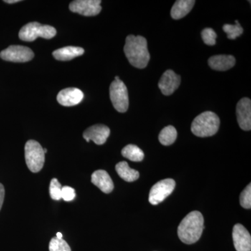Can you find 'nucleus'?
Here are the masks:
<instances>
[{
  "mask_svg": "<svg viewBox=\"0 0 251 251\" xmlns=\"http://www.w3.org/2000/svg\"><path fill=\"white\" fill-rule=\"evenodd\" d=\"M204 229V218L200 211H193L180 223L177 234L180 240L186 244L197 242Z\"/></svg>",
  "mask_w": 251,
  "mask_h": 251,
  "instance_id": "f03ea898",
  "label": "nucleus"
},
{
  "mask_svg": "<svg viewBox=\"0 0 251 251\" xmlns=\"http://www.w3.org/2000/svg\"><path fill=\"white\" fill-rule=\"evenodd\" d=\"M84 94L82 91L75 87L64 89L59 92L57 101L64 106H74L82 101Z\"/></svg>",
  "mask_w": 251,
  "mask_h": 251,
  "instance_id": "4468645a",
  "label": "nucleus"
},
{
  "mask_svg": "<svg viewBox=\"0 0 251 251\" xmlns=\"http://www.w3.org/2000/svg\"><path fill=\"white\" fill-rule=\"evenodd\" d=\"M55 28L50 25H43L40 23L32 22L28 23L21 28L19 38L24 41H34L38 37L50 39L56 35Z\"/></svg>",
  "mask_w": 251,
  "mask_h": 251,
  "instance_id": "39448f33",
  "label": "nucleus"
},
{
  "mask_svg": "<svg viewBox=\"0 0 251 251\" xmlns=\"http://www.w3.org/2000/svg\"><path fill=\"white\" fill-rule=\"evenodd\" d=\"M110 134V130L107 126L97 125L92 126L86 129L83 133V138L86 141L92 140L98 145H103Z\"/></svg>",
  "mask_w": 251,
  "mask_h": 251,
  "instance_id": "ddd939ff",
  "label": "nucleus"
},
{
  "mask_svg": "<svg viewBox=\"0 0 251 251\" xmlns=\"http://www.w3.org/2000/svg\"><path fill=\"white\" fill-rule=\"evenodd\" d=\"M181 83V77L175 74L173 70H167L162 75L159 82L158 87L162 93L166 96H170L177 90Z\"/></svg>",
  "mask_w": 251,
  "mask_h": 251,
  "instance_id": "9b49d317",
  "label": "nucleus"
},
{
  "mask_svg": "<svg viewBox=\"0 0 251 251\" xmlns=\"http://www.w3.org/2000/svg\"><path fill=\"white\" fill-rule=\"evenodd\" d=\"M62 185L57 179L54 178L51 180L49 188L50 196L51 198L54 201H59L62 199Z\"/></svg>",
  "mask_w": 251,
  "mask_h": 251,
  "instance_id": "b1692460",
  "label": "nucleus"
},
{
  "mask_svg": "<svg viewBox=\"0 0 251 251\" xmlns=\"http://www.w3.org/2000/svg\"><path fill=\"white\" fill-rule=\"evenodd\" d=\"M220 119L214 112H202L195 118L191 125V131L201 138L212 136L219 129Z\"/></svg>",
  "mask_w": 251,
  "mask_h": 251,
  "instance_id": "7ed1b4c3",
  "label": "nucleus"
},
{
  "mask_svg": "<svg viewBox=\"0 0 251 251\" xmlns=\"http://www.w3.org/2000/svg\"><path fill=\"white\" fill-rule=\"evenodd\" d=\"M237 122L244 130L251 129V100L249 98H243L237 105Z\"/></svg>",
  "mask_w": 251,
  "mask_h": 251,
  "instance_id": "f8f14e48",
  "label": "nucleus"
},
{
  "mask_svg": "<svg viewBox=\"0 0 251 251\" xmlns=\"http://www.w3.org/2000/svg\"><path fill=\"white\" fill-rule=\"evenodd\" d=\"M5 2L8 3V4H14V3L19 2L20 0H6V1H4Z\"/></svg>",
  "mask_w": 251,
  "mask_h": 251,
  "instance_id": "c85d7f7f",
  "label": "nucleus"
},
{
  "mask_svg": "<svg viewBox=\"0 0 251 251\" xmlns=\"http://www.w3.org/2000/svg\"><path fill=\"white\" fill-rule=\"evenodd\" d=\"M92 184L105 193H111L114 189L113 181L110 175L103 170L94 172L92 175Z\"/></svg>",
  "mask_w": 251,
  "mask_h": 251,
  "instance_id": "2eb2a0df",
  "label": "nucleus"
},
{
  "mask_svg": "<svg viewBox=\"0 0 251 251\" xmlns=\"http://www.w3.org/2000/svg\"><path fill=\"white\" fill-rule=\"evenodd\" d=\"M100 0H75L69 5V9L74 13L82 16H94L101 11Z\"/></svg>",
  "mask_w": 251,
  "mask_h": 251,
  "instance_id": "1a4fd4ad",
  "label": "nucleus"
},
{
  "mask_svg": "<svg viewBox=\"0 0 251 251\" xmlns=\"http://www.w3.org/2000/svg\"><path fill=\"white\" fill-rule=\"evenodd\" d=\"M176 183L173 179H166L158 181L150 190L149 201L153 205L163 202L174 191Z\"/></svg>",
  "mask_w": 251,
  "mask_h": 251,
  "instance_id": "0eeeda50",
  "label": "nucleus"
},
{
  "mask_svg": "<svg viewBox=\"0 0 251 251\" xmlns=\"http://www.w3.org/2000/svg\"><path fill=\"white\" fill-rule=\"evenodd\" d=\"M211 69L219 72H225L232 69L235 65L236 59L234 56L219 54L211 57L208 60Z\"/></svg>",
  "mask_w": 251,
  "mask_h": 251,
  "instance_id": "dca6fc26",
  "label": "nucleus"
},
{
  "mask_svg": "<svg viewBox=\"0 0 251 251\" xmlns=\"http://www.w3.org/2000/svg\"><path fill=\"white\" fill-rule=\"evenodd\" d=\"M44 153H47L48 150H46V149H44Z\"/></svg>",
  "mask_w": 251,
  "mask_h": 251,
  "instance_id": "2f4dec72",
  "label": "nucleus"
},
{
  "mask_svg": "<svg viewBox=\"0 0 251 251\" xmlns=\"http://www.w3.org/2000/svg\"><path fill=\"white\" fill-rule=\"evenodd\" d=\"M240 204L244 209L251 208V184H249L247 188L242 191L240 196Z\"/></svg>",
  "mask_w": 251,
  "mask_h": 251,
  "instance_id": "a878e982",
  "label": "nucleus"
},
{
  "mask_svg": "<svg viewBox=\"0 0 251 251\" xmlns=\"http://www.w3.org/2000/svg\"><path fill=\"white\" fill-rule=\"evenodd\" d=\"M117 174L119 176L127 181V182H133L136 181L139 178L140 174L138 171L130 168L128 163L126 161L120 162L115 166Z\"/></svg>",
  "mask_w": 251,
  "mask_h": 251,
  "instance_id": "6ab92c4d",
  "label": "nucleus"
},
{
  "mask_svg": "<svg viewBox=\"0 0 251 251\" xmlns=\"http://www.w3.org/2000/svg\"><path fill=\"white\" fill-rule=\"evenodd\" d=\"M126 57L132 66L138 69H145L150 59L148 42L142 36L128 35L124 48Z\"/></svg>",
  "mask_w": 251,
  "mask_h": 251,
  "instance_id": "f257e3e1",
  "label": "nucleus"
},
{
  "mask_svg": "<svg viewBox=\"0 0 251 251\" xmlns=\"http://www.w3.org/2000/svg\"><path fill=\"white\" fill-rule=\"evenodd\" d=\"M176 137H177V131L176 128L173 126H168L161 130L158 135V140L162 145L169 146L175 143Z\"/></svg>",
  "mask_w": 251,
  "mask_h": 251,
  "instance_id": "412c9836",
  "label": "nucleus"
},
{
  "mask_svg": "<svg viewBox=\"0 0 251 251\" xmlns=\"http://www.w3.org/2000/svg\"><path fill=\"white\" fill-rule=\"evenodd\" d=\"M196 1L194 0H178L175 2L171 9L173 19L179 20L185 17L191 11Z\"/></svg>",
  "mask_w": 251,
  "mask_h": 251,
  "instance_id": "a211bd4d",
  "label": "nucleus"
},
{
  "mask_svg": "<svg viewBox=\"0 0 251 251\" xmlns=\"http://www.w3.org/2000/svg\"><path fill=\"white\" fill-rule=\"evenodd\" d=\"M85 52L83 49L75 46H67L56 50L52 52V55L56 59L59 61H69L82 55Z\"/></svg>",
  "mask_w": 251,
  "mask_h": 251,
  "instance_id": "f3484780",
  "label": "nucleus"
},
{
  "mask_svg": "<svg viewBox=\"0 0 251 251\" xmlns=\"http://www.w3.org/2000/svg\"><path fill=\"white\" fill-rule=\"evenodd\" d=\"M110 97L114 108L117 111L126 112L128 108V90L121 80H114L110 87Z\"/></svg>",
  "mask_w": 251,
  "mask_h": 251,
  "instance_id": "423d86ee",
  "label": "nucleus"
},
{
  "mask_svg": "<svg viewBox=\"0 0 251 251\" xmlns=\"http://www.w3.org/2000/svg\"><path fill=\"white\" fill-rule=\"evenodd\" d=\"M122 154L125 158L134 162L143 161L145 156L143 150L135 145H126L122 150Z\"/></svg>",
  "mask_w": 251,
  "mask_h": 251,
  "instance_id": "aec40b11",
  "label": "nucleus"
},
{
  "mask_svg": "<svg viewBox=\"0 0 251 251\" xmlns=\"http://www.w3.org/2000/svg\"><path fill=\"white\" fill-rule=\"evenodd\" d=\"M50 251H72L69 244L64 239L57 237L52 238L49 244Z\"/></svg>",
  "mask_w": 251,
  "mask_h": 251,
  "instance_id": "5701e85b",
  "label": "nucleus"
},
{
  "mask_svg": "<svg viewBox=\"0 0 251 251\" xmlns=\"http://www.w3.org/2000/svg\"><path fill=\"white\" fill-rule=\"evenodd\" d=\"M33 51L23 46H11L0 52V57L12 62H27L34 57Z\"/></svg>",
  "mask_w": 251,
  "mask_h": 251,
  "instance_id": "6e6552de",
  "label": "nucleus"
},
{
  "mask_svg": "<svg viewBox=\"0 0 251 251\" xmlns=\"http://www.w3.org/2000/svg\"><path fill=\"white\" fill-rule=\"evenodd\" d=\"M56 237L59 239H62L63 237L62 234L61 232H57V234H56Z\"/></svg>",
  "mask_w": 251,
  "mask_h": 251,
  "instance_id": "c756f323",
  "label": "nucleus"
},
{
  "mask_svg": "<svg viewBox=\"0 0 251 251\" xmlns=\"http://www.w3.org/2000/svg\"><path fill=\"white\" fill-rule=\"evenodd\" d=\"M232 238L236 251H251V234L242 225L238 224L234 226Z\"/></svg>",
  "mask_w": 251,
  "mask_h": 251,
  "instance_id": "9d476101",
  "label": "nucleus"
},
{
  "mask_svg": "<svg viewBox=\"0 0 251 251\" xmlns=\"http://www.w3.org/2000/svg\"><path fill=\"white\" fill-rule=\"evenodd\" d=\"M5 196V190L4 186L0 184V210H1V206H2L3 202H4Z\"/></svg>",
  "mask_w": 251,
  "mask_h": 251,
  "instance_id": "cd10ccee",
  "label": "nucleus"
},
{
  "mask_svg": "<svg viewBox=\"0 0 251 251\" xmlns=\"http://www.w3.org/2000/svg\"><path fill=\"white\" fill-rule=\"evenodd\" d=\"M223 29L227 34V38L232 40L242 35L244 31V29L238 21H235V25H224Z\"/></svg>",
  "mask_w": 251,
  "mask_h": 251,
  "instance_id": "4be33fe9",
  "label": "nucleus"
},
{
  "mask_svg": "<svg viewBox=\"0 0 251 251\" xmlns=\"http://www.w3.org/2000/svg\"><path fill=\"white\" fill-rule=\"evenodd\" d=\"M115 80H120V77H119V76H116L115 77Z\"/></svg>",
  "mask_w": 251,
  "mask_h": 251,
  "instance_id": "7c9ffc66",
  "label": "nucleus"
},
{
  "mask_svg": "<svg viewBox=\"0 0 251 251\" xmlns=\"http://www.w3.org/2000/svg\"><path fill=\"white\" fill-rule=\"evenodd\" d=\"M75 198V191L70 186H63L62 188V199L66 202H70Z\"/></svg>",
  "mask_w": 251,
  "mask_h": 251,
  "instance_id": "bb28decb",
  "label": "nucleus"
},
{
  "mask_svg": "<svg viewBox=\"0 0 251 251\" xmlns=\"http://www.w3.org/2000/svg\"><path fill=\"white\" fill-rule=\"evenodd\" d=\"M202 39L204 44L208 46H214L216 44V39L217 34L214 29L211 28H205L201 33Z\"/></svg>",
  "mask_w": 251,
  "mask_h": 251,
  "instance_id": "393cba45",
  "label": "nucleus"
},
{
  "mask_svg": "<svg viewBox=\"0 0 251 251\" xmlns=\"http://www.w3.org/2000/svg\"><path fill=\"white\" fill-rule=\"evenodd\" d=\"M44 148L35 140H28L25 147L26 164L32 173H39L45 163Z\"/></svg>",
  "mask_w": 251,
  "mask_h": 251,
  "instance_id": "20e7f679",
  "label": "nucleus"
}]
</instances>
